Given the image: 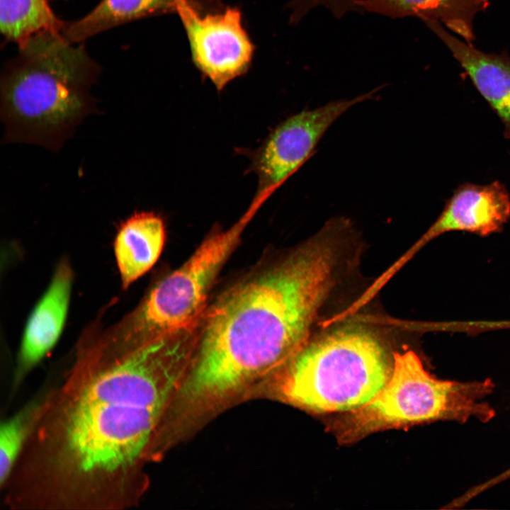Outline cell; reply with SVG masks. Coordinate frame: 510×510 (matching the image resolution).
<instances>
[{"label":"cell","instance_id":"1","mask_svg":"<svg viewBox=\"0 0 510 510\" xmlns=\"http://www.w3.org/2000/svg\"><path fill=\"white\" fill-rule=\"evenodd\" d=\"M197 328L139 343L94 324L69 368L36 399L11 482L41 510H118L138 502L144 468L166 446L168 419L191 366Z\"/></svg>","mask_w":510,"mask_h":510},{"label":"cell","instance_id":"2","mask_svg":"<svg viewBox=\"0 0 510 510\" xmlns=\"http://www.w3.org/2000/svg\"><path fill=\"white\" fill-rule=\"evenodd\" d=\"M339 232L327 225L281 261L229 290L204 314L176 399L181 414L215 410L271 381L308 341L336 283Z\"/></svg>","mask_w":510,"mask_h":510},{"label":"cell","instance_id":"3","mask_svg":"<svg viewBox=\"0 0 510 510\" xmlns=\"http://www.w3.org/2000/svg\"><path fill=\"white\" fill-rule=\"evenodd\" d=\"M97 74L84 46L62 33L32 38L1 77L4 141L57 152L95 111L90 89Z\"/></svg>","mask_w":510,"mask_h":510},{"label":"cell","instance_id":"4","mask_svg":"<svg viewBox=\"0 0 510 510\" xmlns=\"http://www.w3.org/2000/svg\"><path fill=\"white\" fill-rule=\"evenodd\" d=\"M394 357L370 331L345 327L307 341L271 380L281 401L314 414L349 412L389 381Z\"/></svg>","mask_w":510,"mask_h":510},{"label":"cell","instance_id":"5","mask_svg":"<svg viewBox=\"0 0 510 510\" xmlns=\"http://www.w3.org/2000/svg\"><path fill=\"white\" fill-rule=\"evenodd\" d=\"M392 375L382 390L362 407L346 412L332 431L341 443L356 442L384 430L438 420L482 422L495 412L484 398L491 394V380L472 382L440 380L424 369L413 351L395 353Z\"/></svg>","mask_w":510,"mask_h":510},{"label":"cell","instance_id":"6","mask_svg":"<svg viewBox=\"0 0 510 510\" xmlns=\"http://www.w3.org/2000/svg\"><path fill=\"white\" fill-rule=\"evenodd\" d=\"M252 215L248 212L229 230L206 239L135 310L110 326V332L119 339L139 342L198 327L211 287Z\"/></svg>","mask_w":510,"mask_h":510},{"label":"cell","instance_id":"7","mask_svg":"<svg viewBox=\"0 0 510 510\" xmlns=\"http://www.w3.org/2000/svg\"><path fill=\"white\" fill-rule=\"evenodd\" d=\"M381 87L351 99L331 101L287 118L268 135L253 157L259 178L255 207L283 183L312 154L328 128L353 106L372 99Z\"/></svg>","mask_w":510,"mask_h":510},{"label":"cell","instance_id":"8","mask_svg":"<svg viewBox=\"0 0 510 510\" xmlns=\"http://www.w3.org/2000/svg\"><path fill=\"white\" fill-rule=\"evenodd\" d=\"M177 13L181 18L198 69L222 90L249 68L254 52L237 8L202 13L183 0Z\"/></svg>","mask_w":510,"mask_h":510},{"label":"cell","instance_id":"9","mask_svg":"<svg viewBox=\"0 0 510 510\" xmlns=\"http://www.w3.org/2000/svg\"><path fill=\"white\" fill-rule=\"evenodd\" d=\"M72 280V269L64 259L57 265L49 287L28 319L17 358L14 388L58 341L68 312Z\"/></svg>","mask_w":510,"mask_h":510},{"label":"cell","instance_id":"10","mask_svg":"<svg viewBox=\"0 0 510 510\" xmlns=\"http://www.w3.org/2000/svg\"><path fill=\"white\" fill-rule=\"evenodd\" d=\"M509 218L510 196L503 183L465 182L454 191L423 238L430 239L450 231L487 236L500 231Z\"/></svg>","mask_w":510,"mask_h":510},{"label":"cell","instance_id":"11","mask_svg":"<svg viewBox=\"0 0 510 510\" xmlns=\"http://www.w3.org/2000/svg\"><path fill=\"white\" fill-rule=\"evenodd\" d=\"M441 40L473 85L497 115L504 136L510 139V57L505 52L486 53L451 35L436 21L424 22Z\"/></svg>","mask_w":510,"mask_h":510},{"label":"cell","instance_id":"12","mask_svg":"<svg viewBox=\"0 0 510 510\" xmlns=\"http://www.w3.org/2000/svg\"><path fill=\"white\" fill-rule=\"evenodd\" d=\"M165 235L164 220L154 212H135L120 223L113 247L123 289L154 265L162 251Z\"/></svg>","mask_w":510,"mask_h":510},{"label":"cell","instance_id":"13","mask_svg":"<svg viewBox=\"0 0 510 510\" xmlns=\"http://www.w3.org/2000/svg\"><path fill=\"white\" fill-rule=\"evenodd\" d=\"M356 3L363 13L438 21L468 43L475 39V17L489 4V0H356Z\"/></svg>","mask_w":510,"mask_h":510},{"label":"cell","instance_id":"14","mask_svg":"<svg viewBox=\"0 0 510 510\" xmlns=\"http://www.w3.org/2000/svg\"><path fill=\"white\" fill-rule=\"evenodd\" d=\"M183 0H102L91 12L68 23L63 36L79 43L111 28L140 18L177 12Z\"/></svg>","mask_w":510,"mask_h":510},{"label":"cell","instance_id":"15","mask_svg":"<svg viewBox=\"0 0 510 510\" xmlns=\"http://www.w3.org/2000/svg\"><path fill=\"white\" fill-rule=\"evenodd\" d=\"M67 23L55 16L47 0H0L1 32L19 49L38 35L62 33Z\"/></svg>","mask_w":510,"mask_h":510},{"label":"cell","instance_id":"16","mask_svg":"<svg viewBox=\"0 0 510 510\" xmlns=\"http://www.w3.org/2000/svg\"><path fill=\"white\" fill-rule=\"evenodd\" d=\"M35 401L6 419L0 429V487L8 480L28 437L35 409Z\"/></svg>","mask_w":510,"mask_h":510},{"label":"cell","instance_id":"17","mask_svg":"<svg viewBox=\"0 0 510 510\" xmlns=\"http://www.w3.org/2000/svg\"><path fill=\"white\" fill-rule=\"evenodd\" d=\"M296 6L304 12L323 6L329 9L334 16L346 12L351 5V0H294Z\"/></svg>","mask_w":510,"mask_h":510},{"label":"cell","instance_id":"18","mask_svg":"<svg viewBox=\"0 0 510 510\" xmlns=\"http://www.w3.org/2000/svg\"><path fill=\"white\" fill-rule=\"evenodd\" d=\"M509 478H510V468L488 481L472 487V492L475 495H478L482 492Z\"/></svg>","mask_w":510,"mask_h":510}]
</instances>
